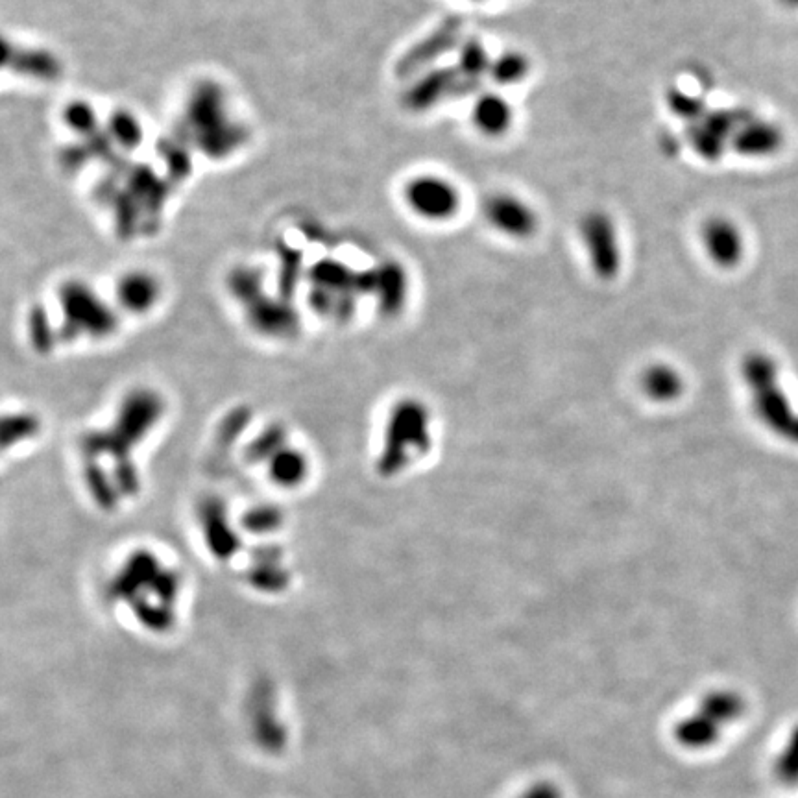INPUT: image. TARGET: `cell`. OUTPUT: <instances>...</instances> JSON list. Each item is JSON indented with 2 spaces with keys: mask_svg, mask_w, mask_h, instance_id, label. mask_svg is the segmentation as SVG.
<instances>
[{
  "mask_svg": "<svg viewBox=\"0 0 798 798\" xmlns=\"http://www.w3.org/2000/svg\"><path fill=\"white\" fill-rule=\"evenodd\" d=\"M784 145V133L771 122L760 121L750 117L741 124L738 132L732 137V146L741 156L749 158H765L773 156Z\"/></svg>",
  "mask_w": 798,
  "mask_h": 798,
  "instance_id": "8992f818",
  "label": "cell"
},
{
  "mask_svg": "<svg viewBox=\"0 0 798 798\" xmlns=\"http://www.w3.org/2000/svg\"><path fill=\"white\" fill-rule=\"evenodd\" d=\"M699 712L712 719L715 725H730L745 714V701L734 691H714L702 699Z\"/></svg>",
  "mask_w": 798,
  "mask_h": 798,
  "instance_id": "9c48e42d",
  "label": "cell"
},
{
  "mask_svg": "<svg viewBox=\"0 0 798 798\" xmlns=\"http://www.w3.org/2000/svg\"><path fill=\"white\" fill-rule=\"evenodd\" d=\"M486 224L512 241H529L540 228L536 209L514 193L490 194L483 204Z\"/></svg>",
  "mask_w": 798,
  "mask_h": 798,
  "instance_id": "3957f363",
  "label": "cell"
},
{
  "mask_svg": "<svg viewBox=\"0 0 798 798\" xmlns=\"http://www.w3.org/2000/svg\"><path fill=\"white\" fill-rule=\"evenodd\" d=\"M704 254L721 268H734L745 254V241L738 226L725 217H710L701 228Z\"/></svg>",
  "mask_w": 798,
  "mask_h": 798,
  "instance_id": "5b68a950",
  "label": "cell"
},
{
  "mask_svg": "<svg viewBox=\"0 0 798 798\" xmlns=\"http://www.w3.org/2000/svg\"><path fill=\"white\" fill-rule=\"evenodd\" d=\"M749 111L745 109H721L704 113L699 121L691 122L690 143L693 150L704 159L721 158L725 152L726 141L734 137L739 126L749 121Z\"/></svg>",
  "mask_w": 798,
  "mask_h": 798,
  "instance_id": "277c9868",
  "label": "cell"
},
{
  "mask_svg": "<svg viewBox=\"0 0 798 798\" xmlns=\"http://www.w3.org/2000/svg\"><path fill=\"white\" fill-rule=\"evenodd\" d=\"M780 2H784L786 6H791V8H797L798 0H780Z\"/></svg>",
  "mask_w": 798,
  "mask_h": 798,
  "instance_id": "9a60e30c",
  "label": "cell"
},
{
  "mask_svg": "<svg viewBox=\"0 0 798 798\" xmlns=\"http://www.w3.org/2000/svg\"><path fill=\"white\" fill-rule=\"evenodd\" d=\"M667 102H669V108L673 109L678 117H682L686 121H699L702 115L706 113L702 100L693 97V95H688L684 91H671L667 95Z\"/></svg>",
  "mask_w": 798,
  "mask_h": 798,
  "instance_id": "4fadbf2b",
  "label": "cell"
},
{
  "mask_svg": "<svg viewBox=\"0 0 798 798\" xmlns=\"http://www.w3.org/2000/svg\"><path fill=\"white\" fill-rule=\"evenodd\" d=\"M518 798H562V793L553 782H536L527 787Z\"/></svg>",
  "mask_w": 798,
  "mask_h": 798,
  "instance_id": "5bb4252c",
  "label": "cell"
},
{
  "mask_svg": "<svg viewBox=\"0 0 798 798\" xmlns=\"http://www.w3.org/2000/svg\"><path fill=\"white\" fill-rule=\"evenodd\" d=\"M472 2H490V0H472Z\"/></svg>",
  "mask_w": 798,
  "mask_h": 798,
  "instance_id": "2e32d148",
  "label": "cell"
},
{
  "mask_svg": "<svg viewBox=\"0 0 798 798\" xmlns=\"http://www.w3.org/2000/svg\"><path fill=\"white\" fill-rule=\"evenodd\" d=\"M774 773L780 784L789 787L798 786V725L793 728L786 747L778 756Z\"/></svg>",
  "mask_w": 798,
  "mask_h": 798,
  "instance_id": "7c38bea8",
  "label": "cell"
},
{
  "mask_svg": "<svg viewBox=\"0 0 798 798\" xmlns=\"http://www.w3.org/2000/svg\"><path fill=\"white\" fill-rule=\"evenodd\" d=\"M405 200L416 215L431 222H446L460 211L462 194L457 185L438 174L416 176L405 187Z\"/></svg>",
  "mask_w": 798,
  "mask_h": 798,
  "instance_id": "6da1fadb",
  "label": "cell"
},
{
  "mask_svg": "<svg viewBox=\"0 0 798 798\" xmlns=\"http://www.w3.org/2000/svg\"><path fill=\"white\" fill-rule=\"evenodd\" d=\"M472 122L475 130L481 135L497 139L512 128L514 109L503 95L484 93L473 104Z\"/></svg>",
  "mask_w": 798,
  "mask_h": 798,
  "instance_id": "52a82bcc",
  "label": "cell"
},
{
  "mask_svg": "<svg viewBox=\"0 0 798 798\" xmlns=\"http://www.w3.org/2000/svg\"><path fill=\"white\" fill-rule=\"evenodd\" d=\"M721 726L715 725L706 715L693 714L678 721L673 728V736L680 747L690 750L708 749L717 743Z\"/></svg>",
  "mask_w": 798,
  "mask_h": 798,
  "instance_id": "ba28073f",
  "label": "cell"
},
{
  "mask_svg": "<svg viewBox=\"0 0 798 798\" xmlns=\"http://www.w3.org/2000/svg\"><path fill=\"white\" fill-rule=\"evenodd\" d=\"M531 73V61L521 52H505L490 63L488 74L499 85L521 84Z\"/></svg>",
  "mask_w": 798,
  "mask_h": 798,
  "instance_id": "30bf717a",
  "label": "cell"
},
{
  "mask_svg": "<svg viewBox=\"0 0 798 798\" xmlns=\"http://www.w3.org/2000/svg\"><path fill=\"white\" fill-rule=\"evenodd\" d=\"M579 233L595 274L603 278L616 276L621 265V244L612 217L599 209L590 211L582 217Z\"/></svg>",
  "mask_w": 798,
  "mask_h": 798,
  "instance_id": "7a4b0ae2",
  "label": "cell"
},
{
  "mask_svg": "<svg viewBox=\"0 0 798 798\" xmlns=\"http://www.w3.org/2000/svg\"><path fill=\"white\" fill-rule=\"evenodd\" d=\"M490 56L484 50L483 43L479 41H468L462 45L460 50V63H459V76H466V78H481L484 74L490 71Z\"/></svg>",
  "mask_w": 798,
  "mask_h": 798,
  "instance_id": "8fae6325",
  "label": "cell"
}]
</instances>
